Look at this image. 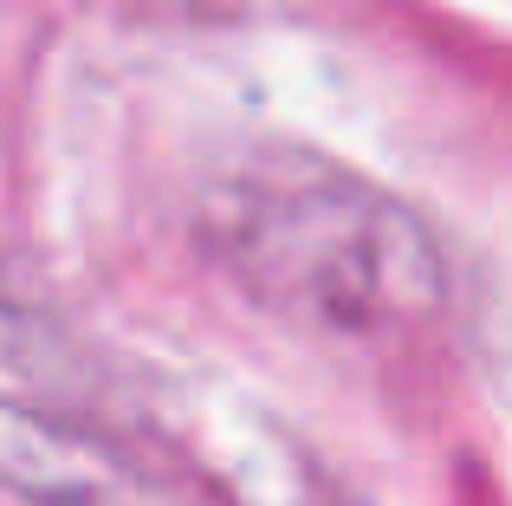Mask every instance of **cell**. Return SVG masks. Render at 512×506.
Returning <instances> with one entry per match:
<instances>
[{"mask_svg":"<svg viewBox=\"0 0 512 506\" xmlns=\"http://www.w3.org/2000/svg\"><path fill=\"white\" fill-rule=\"evenodd\" d=\"M195 241L266 318L312 338H409L448 299L441 241L402 195L312 150H253L201 189Z\"/></svg>","mask_w":512,"mask_h":506,"instance_id":"cell-1","label":"cell"},{"mask_svg":"<svg viewBox=\"0 0 512 506\" xmlns=\"http://www.w3.org/2000/svg\"><path fill=\"white\" fill-rule=\"evenodd\" d=\"M0 487L26 506H169L111 442L0 396Z\"/></svg>","mask_w":512,"mask_h":506,"instance_id":"cell-2","label":"cell"}]
</instances>
